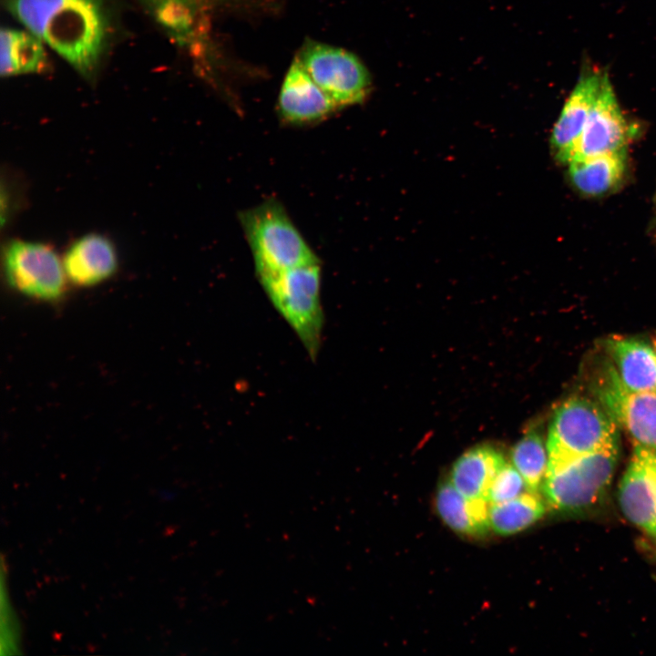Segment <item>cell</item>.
Wrapping results in <instances>:
<instances>
[{
  "instance_id": "obj_1",
  "label": "cell",
  "mask_w": 656,
  "mask_h": 656,
  "mask_svg": "<svg viewBox=\"0 0 656 656\" xmlns=\"http://www.w3.org/2000/svg\"><path fill=\"white\" fill-rule=\"evenodd\" d=\"M12 14L83 73L102 51L106 23L97 0H9Z\"/></svg>"
},
{
  "instance_id": "obj_2",
  "label": "cell",
  "mask_w": 656,
  "mask_h": 656,
  "mask_svg": "<svg viewBox=\"0 0 656 656\" xmlns=\"http://www.w3.org/2000/svg\"><path fill=\"white\" fill-rule=\"evenodd\" d=\"M239 220L258 279L320 262L283 205L275 198L241 211Z\"/></svg>"
},
{
  "instance_id": "obj_3",
  "label": "cell",
  "mask_w": 656,
  "mask_h": 656,
  "mask_svg": "<svg viewBox=\"0 0 656 656\" xmlns=\"http://www.w3.org/2000/svg\"><path fill=\"white\" fill-rule=\"evenodd\" d=\"M278 313L293 330L313 360L321 349L324 314L321 300V262L258 279Z\"/></svg>"
},
{
  "instance_id": "obj_4",
  "label": "cell",
  "mask_w": 656,
  "mask_h": 656,
  "mask_svg": "<svg viewBox=\"0 0 656 656\" xmlns=\"http://www.w3.org/2000/svg\"><path fill=\"white\" fill-rule=\"evenodd\" d=\"M620 426L594 398L575 395L554 412L547 447L548 468L567 464L620 439Z\"/></svg>"
},
{
  "instance_id": "obj_5",
  "label": "cell",
  "mask_w": 656,
  "mask_h": 656,
  "mask_svg": "<svg viewBox=\"0 0 656 656\" xmlns=\"http://www.w3.org/2000/svg\"><path fill=\"white\" fill-rule=\"evenodd\" d=\"M620 439L567 464L548 468L541 491L553 509L575 512L597 504L609 489L619 456Z\"/></svg>"
},
{
  "instance_id": "obj_6",
  "label": "cell",
  "mask_w": 656,
  "mask_h": 656,
  "mask_svg": "<svg viewBox=\"0 0 656 656\" xmlns=\"http://www.w3.org/2000/svg\"><path fill=\"white\" fill-rule=\"evenodd\" d=\"M2 267L9 287L31 299L54 302L67 291L62 257L46 242L8 241L3 248Z\"/></svg>"
},
{
  "instance_id": "obj_7",
  "label": "cell",
  "mask_w": 656,
  "mask_h": 656,
  "mask_svg": "<svg viewBox=\"0 0 656 656\" xmlns=\"http://www.w3.org/2000/svg\"><path fill=\"white\" fill-rule=\"evenodd\" d=\"M297 58L340 108L358 104L367 96L370 76L354 54L338 46L307 40Z\"/></svg>"
},
{
  "instance_id": "obj_8",
  "label": "cell",
  "mask_w": 656,
  "mask_h": 656,
  "mask_svg": "<svg viewBox=\"0 0 656 656\" xmlns=\"http://www.w3.org/2000/svg\"><path fill=\"white\" fill-rule=\"evenodd\" d=\"M601 364L590 384L593 398L633 443L656 451V392L630 391L607 357Z\"/></svg>"
},
{
  "instance_id": "obj_9",
  "label": "cell",
  "mask_w": 656,
  "mask_h": 656,
  "mask_svg": "<svg viewBox=\"0 0 656 656\" xmlns=\"http://www.w3.org/2000/svg\"><path fill=\"white\" fill-rule=\"evenodd\" d=\"M626 518L656 543V451L633 443L618 491Z\"/></svg>"
},
{
  "instance_id": "obj_10",
  "label": "cell",
  "mask_w": 656,
  "mask_h": 656,
  "mask_svg": "<svg viewBox=\"0 0 656 656\" xmlns=\"http://www.w3.org/2000/svg\"><path fill=\"white\" fill-rule=\"evenodd\" d=\"M628 135L627 121L610 80L604 73L600 92L571 159L626 149Z\"/></svg>"
},
{
  "instance_id": "obj_11",
  "label": "cell",
  "mask_w": 656,
  "mask_h": 656,
  "mask_svg": "<svg viewBox=\"0 0 656 656\" xmlns=\"http://www.w3.org/2000/svg\"><path fill=\"white\" fill-rule=\"evenodd\" d=\"M340 108L314 82L297 57L289 67L277 101L280 118L292 126L320 123Z\"/></svg>"
},
{
  "instance_id": "obj_12",
  "label": "cell",
  "mask_w": 656,
  "mask_h": 656,
  "mask_svg": "<svg viewBox=\"0 0 656 656\" xmlns=\"http://www.w3.org/2000/svg\"><path fill=\"white\" fill-rule=\"evenodd\" d=\"M62 261L68 282L82 288L106 282L118 268L114 242L97 232L87 233L73 241Z\"/></svg>"
},
{
  "instance_id": "obj_13",
  "label": "cell",
  "mask_w": 656,
  "mask_h": 656,
  "mask_svg": "<svg viewBox=\"0 0 656 656\" xmlns=\"http://www.w3.org/2000/svg\"><path fill=\"white\" fill-rule=\"evenodd\" d=\"M603 74L589 71L580 76L556 121L550 138L555 159L568 164L575 151L600 92Z\"/></svg>"
},
{
  "instance_id": "obj_14",
  "label": "cell",
  "mask_w": 656,
  "mask_h": 656,
  "mask_svg": "<svg viewBox=\"0 0 656 656\" xmlns=\"http://www.w3.org/2000/svg\"><path fill=\"white\" fill-rule=\"evenodd\" d=\"M621 384L633 392H656V345L642 339L610 335L602 342Z\"/></svg>"
},
{
  "instance_id": "obj_15",
  "label": "cell",
  "mask_w": 656,
  "mask_h": 656,
  "mask_svg": "<svg viewBox=\"0 0 656 656\" xmlns=\"http://www.w3.org/2000/svg\"><path fill=\"white\" fill-rule=\"evenodd\" d=\"M505 463L502 454L495 448L479 446L457 458L452 466L449 480L466 498L487 503L489 487Z\"/></svg>"
},
{
  "instance_id": "obj_16",
  "label": "cell",
  "mask_w": 656,
  "mask_h": 656,
  "mask_svg": "<svg viewBox=\"0 0 656 656\" xmlns=\"http://www.w3.org/2000/svg\"><path fill=\"white\" fill-rule=\"evenodd\" d=\"M573 186L591 197L606 195L617 189L626 171V149L571 159L568 164Z\"/></svg>"
},
{
  "instance_id": "obj_17",
  "label": "cell",
  "mask_w": 656,
  "mask_h": 656,
  "mask_svg": "<svg viewBox=\"0 0 656 656\" xmlns=\"http://www.w3.org/2000/svg\"><path fill=\"white\" fill-rule=\"evenodd\" d=\"M436 507L444 523L460 535L481 538L491 530L488 504L466 498L456 489L449 478L438 486Z\"/></svg>"
},
{
  "instance_id": "obj_18",
  "label": "cell",
  "mask_w": 656,
  "mask_h": 656,
  "mask_svg": "<svg viewBox=\"0 0 656 656\" xmlns=\"http://www.w3.org/2000/svg\"><path fill=\"white\" fill-rule=\"evenodd\" d=\"M2 76L42 71L46 67V56L39 38L21 31L1 30Z\"/></svg>"
},
{
  "instance_id": "obj_19",
  "label": "cell",
  "mask_w": 656,
  "mask_h": 656,
  "mask_svg": "<svg viewBox=\"0 0 656 656\" xmlns=\"http://www.w3.org/2000/svg\"><path fill=\"white\" fill-rule=\"evenodd\" d=\"M546 505L538 494L526 492L498 504L488 505L490 529L502 536L518 533L538 521Z\"/></svg>"
},
{
  "instance_id": "obj_20",
  "label": "cell",
  "mask_w": 656,
  "mask_h": 656,
  "mask_svg": "<svg viewBox=\"0 0 656 656\" xmlns=\"http://www.w3.org/2000/svg\"><path fill=\"white\" fill-rule=\"evenodd\" d=\"M511 460L528 490L538 495L548 468L547 443L541 436L535 430L526 433L512 448Z\"/></svg>"
},
{
  "instance_id": "obj_21",
  "label": "cell",
  "mask_w": 656,
  "mask_h": 656,
  "mask_svg": "<svg viewBox=\"0 0 656 656\" xmlns=\"http://www.w3.org/2000/svg\"><path fill=\"white\" fill-rule=\"evenodd\" d=\"M529 492L526 482L512 464L506 462L495 476L487 493V503L498 504Z\"/></svg>"
},
{
  "instance_id": "obj_22",
  "label": "cell",
  "mask_w": 656,
  "mask_h": 656,
  "mask_svg": "<svg viewBox=\"0 0 656 656\" xmlns=\"http://www.w3.org/2000/svg\"><path fill=\"white\" fill-rule=\"evenodd\" d=\"M651 341H652V343H654V344L656 345V334H655V335H653V337H652V340H651Z\"/></svg>"
}]
</instances>
